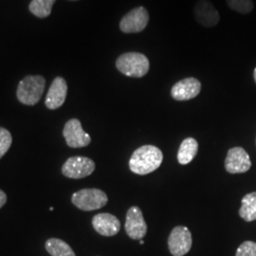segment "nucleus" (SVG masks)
I'll return each mask as SVG.
<instances>
[{
	"instance_id": "1",
	"label": "nucleus",
	"mask_w": 256,
	"mask_h": 256,
	"mask_svg": "<svg viewBox=\"0 0 256 256\" xmlns=\"http://www.w3.org/2000/svg\"><path fill=\"white\" fill-rule=\"evenodd\" d=\"M164 155L160 149L154 146H144L138 148L129 160L130 170L135 174H150L162 162Z\"/></svg>"
},
{
	"instance_id": "2",
	"label": "nucleus",
	"mask_w": 256,
	"mask_h": 256,
	"mask_svg": "<svg viewBox=\"0 0 256 256\" xmlns=\"http://www.w3.org/2000/svg\"><path fill=\"white\" fill-rule=\"evenodd\" d=\"M46 86V80L40 75H28L19 82L16 90L18 101L26 106H34L40 101Z\"/></svg>"
},
{
	"instance_id": "3",
	"label": "nucleus",
	"mask_w": 256,
	"mask_h": 256,
	"mask_svg": "<svg viewBox=\"0 0 256 256\" xmlns=\"http://www.w3.org/2000/svg\"><path fill=\"white\" fill-rule=\"evenodd\" d=\"M116 66L120 74L134 78H140L148 72L150 64L146 56L140 52H126L119 56Z\"/></svg>"
},
{
	"instance_id": "4",
	"label": "nucleus",
	"mask_w": 256,
	"mask_h": 256,
	"mask_svg": "<svg viewBox=\"0 0 256 256\" xmlns=\"http://www.w3.org/2000/svg\"><path fill=\"white\" fill-rule=\"evenodd\" d=\"M108 202V198L106 194L96 188L82 189L74 192L72 196V202L74 206L86 212L101 209L106 205Z\"/></svg>"
},
{
	"instance_id": "5",
	"label": "nucleus",
	"mask_w": 256,
	"mask_h": 256,
	"mask_svg": "<svg viewBox=\"0 0 256 256\" xmlns=\"http://www.w3.org/2000/svg\"><path fill=\"white\" fill-rule=\"evenodd\" d=\"M95 164L86 156H72L66 160L62 166V173L68 178L79 180L86 178L94 172Z\"/></svg>"
},
{
	"instance_id": "6",
	"label": "nucleus",
	"mask_w": 256,
	"mask_h": 256,
	"mask_svg": "<svg viewBox=\"0 0 256 256\" xmlns=\"http://www.w3.org/2000/svg\"><path fill=\"white\" fill-rule=\"evenodd\" d=\"M192 234L187 227L178 226L172 230L168 238V247L174 256L187 254L192 248Z\"/></svg>"
},
{
	"instance_id": "7",
	"label": "nucleus",
	"mask_w": 256,
	"mask_h": 256,
	"mask_svg": "<svg viewBox=\"0 0 256 256\" xmlns=\"http://www.w3.org/2000/svg\"><path fill=\"white\" fill-rule=\"evenodd\" d=\"M149 21V14L144 7L130 10L120 22V28L124 34H137L142 32Z\"/></svg>"
},
{
	"instance_id": "8",
	"label": "nucleus",
	"mask_w": 256,
	"mask_h": 256,
	"mask_svg": "<svg viewBox=\"0 0 256 256\" xmlns=\"http://www.w3.org/2000/svg\"><path fill=\"white\" fill-rule=\"evenodd\" d=\"M63 135L68 146L72 148L88 146L92 142V138L84 132L78 119L70 120L66 122Z\"/></svg>"
},
{
	"instance_id": "9",
	"label": "nucleus",
	"mask_w": 256,
	"mask_h": 256,
	"mask_svg": "<svg viewBox=\"0 0 256 256\" xmlns=\"http://www.w3.org/2000/svg\"><path fill=\"white\" fill-rule=\"evenodd\" d=\"M252 167V160L242 147H234L228 151L225 160V168L230 174L246 173Z\"/></svg>"
},
{
	"instance_id": "10",
	"label": "nucleus",
	"mask_w": 256,
	"mask_h": 256,
	"mask_svg": "<svg viewBox=\"0 0 256 256\" xmlns=\"http://www.w3.org/2000/svg\"><path fill=\"white\" fill-rule=\"evenodd\" d=\"M126 232L128 236L134 240H142L147 232V225L144 214L138 206H133L128 210L126 220Z\"/></svg>"
},
{
	"instance_id": "11",
	"label": "nucleus",
	"mask_w": 256,
	"mask_h": 256,
	"mask_svg": "<svg viewBox=\"0 0 256 256\" xmlns=\"http://www.w3.org/2000/svg\"><path fill=\"white\" fill-rule=\"evenodd\" d=\"M200 90V82L196 78L190 77L176 82L171 90V95L176 101H188L196 97Z\"/></svg>"
},
{
	"instance_id": "12",
	"label": "nucleus",
	"mask_w": 256,
	"mask_h": 256,
	"mask_svg": "<svg viewBox=\"0 0 256 256\" xmlns=\"http://www.w3.org/2000/svg\"><path fill=\"white\" fill-rule=\"evenodd\" d=\"M92 226L102 236H113L120 230V220L108 212H102L93 216Z\"/></svg>"
},
{
	"instance_id": "13",
	"label": "nucleus",
	"mask_w": 256,
	"mask_h": 256,
	"mask_svg": "<svg viewBox=\"0 0 256 256\" xmlns=\"http://www.w3.org/2000/svg\"><path fill=\"white\" fill-rule=\"evenodd\" d=\"M68 94V84L62 77H56L52 82L46 96V108L54 110L63 106Z\"/></svg>"
},
{
	"instance_id": "14",
	"label": "nucleus",
	"mask_w": 256,
	"mask_h": 256,
	"mask_svg": "<svg viewBox=\"0 0 256 256\" xmlns=\"http://www.w3.org/2000/svg\"><path fill=\"white\" fill-rule=\"evenodd\" d=\"M194 14L196 21L204 27H214L220 22V16L218 10L208 0L198 1L194 7Z\"/></svg>"
},
{
	"instance_id": "15",
	"label": "nucleus",
	"mask_w": 256,
	"mask_h": 256,
	"mask_svg": "<svg viewBox=\"0 0 256 256\" xmlns=\"http://www.w3.org/2000/svg\"><path fill=\"white\" fill-rule=\"evenodd\" d=\"M198 144L192 138H187L183 140L178 149V160L180 164H188L198 154Z\"/></svg>"
},
{
	"instance_id": "16",
	"label": "nucleus",
	"mask_w": 256,
	"mask_h": 256,
	"mask_svg": "<svg viewBox=\"0 0 256 256\" xmlns=\"http://www.w3.org/2000/svg\"><path fill=\"white\" fill-rule=\"evenodd\" d=\"M45 247L52 256H76L72 247L59 238L48 239Z\"/></svg>"
},
{
	"instance_id": "17",
	"label": "nucleus",
	"mask_w": 256,
	"mask_h": 256,
	"mask_svg": "<svg viewBox=\"0 0 256 256\" xmlns=\"http://www.w3.org/2000/svg\"><path fill=\"white\" fill-rule=\"evenodd\" d=\"M239 216L247 222L256 220V192H250L242 198Z\"/></svg>"
},
{
	"instance_id": "18",
	"label": "nucleus",
	"mask_w": 256,
	"mask_h": 256,
	"mask_svg": "<svg viewBox=\"0 0 256 256\" xmlns=\"http://www.w3.org/2000/svg\"><path fill=\"white\" fill-rule=\"evenodd\" d=\"M55 1L56 0H32L28 9L37 18H45L50 14Z\"/></svg>"
},
{
	"instance_id": "19",
	"label": "nucleus",
	"mask_w": 256,
	"mask_h": 256,
	"mask_svg": "<svg viewBox=\"0 0 256 256\" xmlns=\"http://www.w3.org/2000/svg\"><path fill=\"white\" fill-rule=\"evenodd\" d=\"M227 4L230 9L242 14L252 12L254 8L252 0H227Z\"/></svg>"
},
{
	"instance_id": "20",
	"label": "nucleus",
	"mask_w": 256,
	"mask_h": 256,
	"mask_svg": "<svg viewBox=\"0 0 256 256\" xmlns=\"http://www.w3.org/2000/svg\"><path fill=\"white\" fill-rule=\"evenodd\" d=\"M12 142V137L9 130L0 128V158L9 151Z\"/></svg>"
},
{
	"instance_id": "21",
	"label": "nucleus",
	"mask_w": 256,
	"mask_h": 256,
	"mask_svg": "<svg viewBox=\"0 0 256 256\" xmlns=\"http://www.w3.org/2000/svg\"><path fill=\"white\" fill-rule=\"evenodd\" d=\"M236 256H256V243L252 241L243 242L236 250Z\"/></svg>"
},
{
	"instance_id": "22",
	"label": "nucleus",
	"mask_w": 256,
	"mask_h": 256,
	"mask_svg": "<svg viewBox=\"0 0 256 256\" xmlns=\"http://www.w3.org/2000/svg\"><path fill=\"white\" fill-rule=\"evenodd\" d=\"M6 202H7V194L4 191L0 190V209L6 204Z\"/></svg>"
},
{
	"instance_id": "23",
	"label": "nucleus",
	"mask_w": 256,
	"mask_h": 256,
	"mask_svg": "<svg viewBox=\"0 0 256 256\" xmlns=\"http://www.w3.org/2000/svg\"><path fill=\"white\" fill-rule=\"evenodd\" d=\"M254 81H256V70H254Z\"/></svg>"
},
{
	"instance_id": "24",
	"label": "nucleus",
	"mask_w": 256,
	"mask_h": 256,
	"mask_svg": "<svg viewBox=\"0 0 256 256\" xmlns=\"http://www.w3.org/2000/svg\"><path fill=\"white\" fill-rule=\"evenodd\" d=\"M144 240H142H142H140V245H142V244H144Z\"/></svg>"
},
{
	"instance_id": "25",
	"label": "nucleus",
	"mask_w": 256,
	"mask_h": 256,
	"mask_svg": "<svg viewBox=\"0 0 256 256\" xmlns=\"http://www.w3.org/2000/svg\"><path fill=\"white\" fill-rule=\"evenodd\" d=\"M50 210H54V207H50Z\"/></svg>"
},
{
	"instance_id": "26",
	"label": "nucleus",
	"mask_w": 256,
	"mask_h": 256,
	"mask_svg": "<svg viewBox=\"0 0 256 256\" xmlns=\"http://www.w3.org/2000/svg\"><path fill=\"white\" fill-rule=\"evenodd\" d=\"M72 1H76V0H72Z\"/></svg>"
}]
</instances>
